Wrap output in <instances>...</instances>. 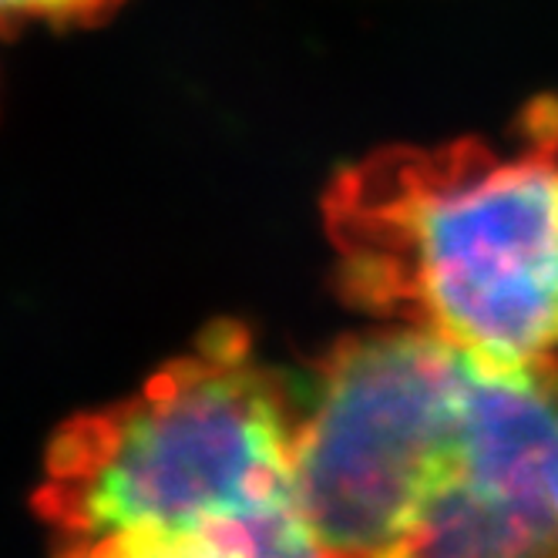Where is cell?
I'll use <instances>...</instances> for the list:
<instances>
[{
    "instance_id": "cell-6",
    "label": "cell",
    "mask_w": 558,
    "mask_h": 558,
    "mask_svg": "<svg viewBox=\"0 0 558 558\" xmlns=\"http://www.w3.org/2000/svg\"><path fill=\"white\" fill-rule=\"evenodd\" d=\"M551 495H555V508H558V458H555V468H551Z\"/></svg>"
},
{
    "instance_id": "cell-4",
    "label": "cell",
    "mask_w": 558,
    "mask_h": 558,
    "mask_svg": "<svg viewBox=\"0 0 558 558\" xmlns=\"http://www.w3.org/2000/svg\"><path fill=\"white\" fill-rule=\"evenodd\" d=\"M51 558H327L310 522H293L259 535L235 538H162L111 542L77 551H51Z\"/></svg>"
},
{
    "instance_id": "cell-2",
    "label": "cell",
    "mask_w": 558,
    "mask_h": 558,
    "mask_svg": "<svg viewBox=\"0 0 558 558\" xmlns=\"http://www.w3.org/2000/svg\"><path fill=\"white\" fill-rule=\"evenodd\" d=\"M324 229L350 306L492 367L558 361V98L501 135L356 158Z\"/></svg>"
},
{
    "instance_id": "cell-3",
    "label": "cell",
    "mask_w": 558,
    "mask_h": 558,
    "mask_svg": "<svg viewBox=\"0 0 558 558\" xmlns=\"http://www.w3.org/2000/svg\"><path fill=\"white\" fill-rule=\"evenodd\" d=\"M296 430L283 374L246 327L219 320L135 393L51 437L34 495L51 551L300 522Z\"/></svg>"
},
{
    "instance_id": "cell-5",
    "label": "cell",
    "mask_w": 558,
    "mask_h": 558,
    "mask_svg": "<svg viewBox=\"0 0 558 558\" xmlns=\"http://www.w3.org/2000/svg\"><path fill=\"white\" fill-rule=\"evenodd\" d=\"M122 0H0V27L21 24H95Z\"/></svg>"
},
{
    "instance_id": "cell-1",
    "label": "cell",
    "mask_w": 558,
    "mask_h": 558,
    "mask_svg": "<svg viewBox=\"0 0 558 558\" xmlns=\"http://www.w3.org/2000/svg\"><path fill=\"white\" fill-rule=\"evenodd\" d=\"M558 361L492 367L417 330L347 337L300 408L327 558H558Z\"/></svg>"
}]
</instances>
